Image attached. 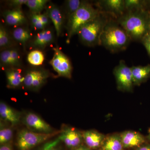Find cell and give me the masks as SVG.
<instances>
[{
  "instance_id": "1",
  "label": "cell",
  "mask_w": 150,
  "mask_h": 150,
  "mask_svg": "<svg viewBox=\"0 0 150 150\" xmlns=\"http://www.w3.org/2000/svg\"><path fill=\"white\" fill-rule=\"evenodd\" d=\"M131 40L141 42L150 29V12L145 9L125 12L117 20Z\"/></svg>"
},
{
  "instance_id": "2",
  "label": "cell",
  "mask_w": 150,
  "mask_h": 150,
  "mask_svg": "<svg viewBox=\"0 0 150 150\" xmlns=\"http://www.w3.org/2000/svg\"><path fill=\"white\" fill-rule=\"evenodd\" d=\"M132 41L117 20L111 17L105 25L100 37V46L112 53L124 51Z\"/></svg>"
},
{
  "instance_id": "3",
  "label": "cell",
  "mask_w": 150,
  "mask_h": 150,
  "mask_svg": "<svg viewBox=\"0 0 150 150\" xmlns=\"http://www.w3.org/2000/svg\"><path fill=\"white\" fill-rule=\"evenodd\" d=\"M111 17L109 15L101 12L83 25L77 33L81 42L89 47L100 46V36L105 25Z\"/></svg>"
},
{
  "instance_id": "4",
  "label": "cell",
  "mask_w": 150,
  "mask_h": 150,
  "mask_svg": "<svg viewBox=\"0 0 150 150\" xmlns=\"http://www.w3.org/2000/svg\"><path fill=\"white\" fill-rule=\"evenodd\" d=\"M100 13L91 3L83 1L79 9L68 18L67 43H69L71 38L77 34L81 26L98 16Z\"/></svg>"
},
{
  "instance_id": "5",
  "label": "cell",
  "mask_w": 150,
  "mask_h": 150,
  "mask_svg": "<svg viewBox=\"0 0 150 150\" xmlns=\"http://www.w3.org/2000/svg\"><path fill=\"white\" fill-rule=\"evenodd\" d=\"M60 131L50 134H38L26 128L20 130L17 135L16 146L18 150H31L59 134Z\"/></svg>"
},
{
  "instance_id": "6",
  "label": "cell",
  "mask_w": 150,
  "mask_h": 150,
  "mask_svg": "<svg viewBox=\"0 0 150 150\" xmlns=\"http://www.w3.org/2000/svg\"><path fill=\"white\" fill-rule=\"evenodd\" d=\"M113 73L118 90L128 92L133 91L134 84L131 68L127 66L124 60H120Z\"/></svg>"
},
{
  "instance_id": "7",
  "label": "cell",
  "mask_w": 150,
  "mask_h": 150,
  "mask_svg": "<svg viewBox=\"0 0 150 150\" xmlns=\"http://www.w3.org/2000/svg\"><path fill=\"white\" fill-rule=\"evenodd\" d=\"M21 123L26 129L38 134H50L58 132L40 116L32 112H25L22 115Z\"/></svg>"
},
{
  "instance_id": "8",
  "label": "cell",
  "mask_w": 150,
  "mask_h": 150,
  "mask_svg": "<svg viewBox=\"0 0 150 150\" xmlns=\"http://www.w3.org/2000/svg\"><path fill=\"white\" fill-rule=\"evenodd\" d=\"M54 56L50 62L54 71L59 76L71 79L72 77V67L69 59L58 47L53 48Z\"/></svg>"
},
{
  "instance_id": "9",
  "label": "cell",
  "mask_w": 150,
  "mask_h": 150,
  "mask_svg": "<svg viewBox=\"0 0 150 150\" xmlns=\"http://www.w3.org/2000/svg\"><path fill=\"white\" fill-rule=\"evenodd\" d=\"M48 71L43 69H36L28 71L24 76V87L31 91H38L47 81L49 77Z\"/></svg>"
},
{
  "instance_id": "10",
  "label": "cell",
  "mask_w": 150,
  "mask_h": 150,
  "mask_svg": "<svg viewBox=\"0 0 150 150\" xmlns=\"http://www.w3.org/2000/svg\"><path fill=\"white\" fill-rule=\"evenodd\" d=\"M60 131L58 139L68 149L72 150L82 145L84 142L82 132L74 128L64 125Z\"/></svg>"
},
{
  "instance_id": "11",
  "label": "cell",
  "mask_w": 150,
  "mask_h": 150,
  "mask_svg": "<svg viewBox=\"0 0 150 150\" xmlns=\"http://www.w3.org/2000/svg\"><path fill=\"white\" fill-rule=\"evenodd\" d=\"M100 11L117 20L125 12L124 0H100L95 4Z\"/></svg>"
},
{
  "instance_id": "12",
  "label": "cell",
  "mask_w": 150,
  "mask_h": 150,
  "mask_svg": "<svg viewBox=\"0 0 150 150\" xmlns=\"http://www.w3.org/2000/svg\"><path fill=\"white\" fill-rule=\"evenodd\" d=\"M22 116V113L6 103L3 101L0 103V120L7 122L15 127L21 123Z\"/></svg>"
},
{
  "instance_id": "13",
  "label": "cell",
  "mask_w": 150,
  "mask_h": 150,
  "mask_svg": "<svg viewBox=\"0 0 150 150\" xmlns=\"http://www.w3.org/2000/svg\"><path fill=\"white\" fill-rule=\"evenodd\" d=\"M120 135L124 149L139 147L145 142L144 136L136 131H125Z\"/></svg>"
},
{
  "instance_id": "14",
  "label": "cell",
  "mask_w": 150,
  "mask_h": 150,
  "mask_svg": "<svg viewBox=\"0 0 150 150\" xmlns=\"http://www.w3.org/2000/svg\"><path fill=\"white\" fill-rule=\"evenodd\" d=\"M46 13L51 19L54 25L57 36L59 37L62 33L64 24V18L61 10L57 6L53 4L49 5L46 9Z\"/></svg>"
},
{
  "instance_id": "15",
  "label": "cell",
  "mask_w": 150,
  "mask_h": 150,
  "mask_svg": "<svg viewBox=\"0 0 150 150\" xmlns=\"http://www.w3.org/2000/svg\"><path fill=\"white\" fill-rule=\"evenodd\" d=\"M82 133L86 146L92 150L101 147L105 138V135L95 130H87Z\"/></svg>"
},
{
  "instance_id": "16",
  "label": "cell",
  "mask_w": 150,
  "mask_h": 150,
  "mask_svg": "<svg viewBox=\"0 0 150 150\" xmlns=\"http://www.w3.org/2000/svg\"><path fill=\"white\" fill-rule=\"evenodd\" d=\"M134 86H139L150 77V64L131 67Z\"/></svg>"
},
{
  "instance_id": "17",
  "label": "cell",
  "mask_w": 150,
  "mask_h": 150,
  "mask_svg": "<svg viewBox=\"0 0 150 150\" xmlns=\"http://www.w3.org/2000/svg\"><path fill=\"white\" fill-rule=\"evenodd\" d=\"M4 16L7 23L11 25H20L26 21L24 14L20 8L6 11Z\"/></svg>"
},
{
  "instance_id": "18",
  "label": "cell",
  "mask_w": 150,
  "mask_h": 150,
  "mask_svg": "<svg viewBox=\"0 0 150 150\" xmlns=\"http://www.w3.org/2000/svg\"><path fill=\"white\" fill-rule=\"evenodd\" d=\"M8 88H16L20 86L24 81V77L22 76L20 71L17 69L12 68L6 71Z\"/></svg>"
},
{
  "instance_id": "19",
  "label": "cell",
  "mask_w": 150,
  "mask_h": 150,
  "mask_svg": "<svg viewBox=\"0 0 150 150\" xmlns=\"http://www.w3.org/2000/svg\"><path fill=\"white\" fill-rule=\"evenodd\" d=\"M123 149L121 135L118 134L105 137L100 147L101 150H123Z\"/></svg>"
},
{
  "instance_id": "20",
  "label": "cell",
  "mask_w": 150,
  "mask_h": 150,
  "mask_svg": "<svg viewBox=\"0 0 150 150\" xmlns=\"http://www.w3.org/2000/svg\"><path fill=\"white\" fill-rule=\"evenodd\" d=\"M14 127L0 120V145L11 144L13 139Z\"/></svg>"
},
{
  "instance_id": "21",
  "label": "cell",
  "mask_w": 150,
  "mask_h": 150,
  "mask_svg": "<svg viewBox=\"0 0 150 150\" xmlns=\"http://www.w3.org/2000/svg\"><path fill=\"white\" fill-rule=\"evenodd\" d=\"M54 40V34L51 30H43L38 33L33 42V46L38 48H44L51 44Z\"/></svg>"
},
{
  "instance_id": "22",
  "label": "cell",
  "mask_w": 150,
  "mask_h": 150,
  "mask_svg": "<svg viewBox=\"0 0 150 150\" xmlns=\"http://www.w3.org/2000/svg\"><path fill=\"white\" fill-rule=\"evenodd\" d=\"M124 2L125 12L146 10V0H124Z\"/></svg>"
},
{
  "instance_id": "23",
  "label": "cell",
  "mask_w": 150,
  "mask_h": 150,
  "mask_svg": "<svg viewBox=\"0 0 150 150\" xmlns=\"http://www.w3.org/2000/svg\"><path fill=\"white\" fill-rule=\"evenodd\" d=\"M14 38L20 43L25 46L30 38L29 30L23 28H18L13 30Z\"/></svg>"
},
{
  "instance_id": "24",
  "label": "cell",
  "mask_w": 150,
  "mask_h": 150,
  "mask_svg": "<svg viewBox=\"0 0 150 150\" xmlns=\"http://www.w3.org/2000/svg\"><path fill=\"white\" fill-rule=\"evenodd\" d=\"M48 2V0H28L25 5L33 13L39 14L45 8Z\"/></svg>"
},
{
  "instance_id": "25",
  "label": "cell",
  "mask_w": 150,
  "mask_h": 150,
  "mask_svg": "<svg viewBox=\"0 0 150 150\" xmlns=\"http://www.w3.org/2000/svg\"><path fill=\"white\" fill-rule=\"evenodd\" d=\"M27 60L30 64L33 66H38L42 65L44 60L43 53L38 50L31 51L28 54Z\"/></svg>"
},
{
  "instance_id": "26",
  "label": "cell",
  "mask_w": 150,
  "mask_h": 150,
  "mask_svg": "<svg viewBox=\"0 0 150 150\" xmlns=\"http://www.w3.org/2000/svg\"><path fill=\"white\" fill-rule=\"evenodd\" d=\"M83 1L80 0H68L66 1L67 16L69 17L79 9L83 3Z\"/></svg>"
},
{
  "instance_id": "27",
  "label": "cell",
  "mask_w": 150,
  "mask_h": 150,
  "mask_svg": "<svg viewBox=\"0 0 150 150\" xmlns=\"http://www.w3.org/2000/svg\"><path fill=\"white\" fill-rule=\"evenodd\" d=\"M9 35L5 28L1 25L0 26V47L1 48L8 47L10 45Z\"/></svg>"
},
{
  "instance_id": "28",
  "label": "cell",
  "mask_w": 150,
  "mask_h": 150,
  "mask_svg": "<svg viewBox=\"0 0 150 150\" xmlns=\"http://www.w3.org/2000/svg\"><path fill=\"white\" fill-rule=\"evenodd\" d=\"M1 62L4 66L13 67V64L11 56V49L3 51L1 54Z\"/></svg>"
},
{
  "instance_id": "29",
  "label": "cell",
  "mask_w": 150,
  "mask_h": 150,
  "mask_svg": "<svg viewBox=\"0 0 150 150\" xmlns=\"http://www.w3.org/2000/svg\"><path fill=\"white\" fill-rule=\"evenodd\" d=\"M30 20L33 25L38 29H43L45 27L41 22L39 17V14L32 13L31 15Z\"/></svg>"
},
{
  "instance_id": "30",
  "label": "cell",
  "mask_w": 150,
  "mask_h": 150,
  "mask_svg": "<svg viewBox=\"0 0 150 150\" xmlns=\"http://www.w3.org/2000/svg\"><path fill=\"white\" fill-rule=\"evenodd\" d=\"M11 56L14 67H19L21 64L20 58L17 50L15 49H11Z\"/></svg>"
},
{
  "instance_id": "31",
  "label": "cell",
  "mask_w": 150,
  "mask_h": 150,
  "mask_svg": "<svg viewBox=\"0 0 150 150\" xmlns=\"http://www.w3.org/2000/svg\"><path fill=\"white\" fill-rule=\"evenodd\" d=\"M59 142L58 140L52 143L45 145L42 149L39 150H62L61 148L57 147L56 145Z\"/></svg>"
},
{
  "instance_id": "32",
  "label": "cell",
  "mask_w": 150,
  "mask_h": 150,
  "mask_svg": "<svg viewBox=\"0 0 150 150\" xmlns=\"http://www.w3.org/2000/svg\"><path fill=\"white\" fill-rule=\"evenodd\" d=\"M141 43L144 46L150 57V38L147 35L142 39Z\"/></svg>"
},
{
  "instance_id": "33",
  "label": "cell",
  "mask_w": 150,
  "mask_h": 150,
  "mask_svg": "<svg viewBox=\"0 0 150 150\" xmlns=\"http://www.w3.org/2000/svg\"><path fill=\"white\" fill-rule=\"evenodd\" d=\"M28 0H12L9 1L10 5L16 7L17 8H19L22 5L25 4Z\"/></svg>"
},
{
  "instance_id": "34",
  "label": "cell",
  "mask_w": 150,
  "mask_h": 150,
  "mask_svg": "<svg viewBox=\"0 0 150 150\" xmlns=\"http://www.w3.org/2000/svg\"><path fill=\"white\" fill-rule=\"evenodd\" d=\"M39 18H40V20L41 21V22L44 25H46L48 24V22H49V18L48 15L46 13L43 14H39Z\"/></svg>"
},
{
  "instance_id": "35",
  "label": "cell",
  "mask_w": 150,
  "mask_h": 150,
  "mask_svg": "<svg viewBox=\"0 0 150 150\" xmlns=\"http://www.w3.org/2000/svg\"><path fill=\"white\" fill-rule=\"evenodd\" d=\"M0 150H13L11 144L0 145Z\"/></svg>"
},
{
  "instance_id": "36",
  "label": "cell",
  "mask_w": 150,
  "mask_h": 150,
  "mask_svg": "<svg viewBox=\"0 0 150 150\" xmlns=\"http://www.w3.org/2000/svg\"><path fill=\"white\" fill-rule=\"evenodd\" d=\"M137 150H150V145H142L137 148Z\"/></svg>"
},
{
  "instance_id": "37",
  "label": "cell",
  "mask_w": 150,
  "mask_h": 150,
  "mask_svg": "<svg viewBox=\"0 0 150 150\" xmlns=\"http://www.w3.org/2000/svg\"><path fill=\"white\" fill-rule=\"evenodd\" d=\"M71 150H92L91 149H89L88 147L87 146H84V145H82L78 147L73 149Z\"/></svg>"
},
{
  "instance_id": "38",
  "label": "cell",
  "mask_w": 150,
  "mask_h": 150,
  "mask_svg": "<svg viewBox=\"0 0 150 150\" xmlns=\"http://www.w3.org/2000/svg\"><path fill=\"white\" fill-rule=\"evenodd\" d=\"M146 10L150 12V0H146Z\"/></svg>"
},
{
  "instance_id": "39",
  "label": "cell",
  "mask_w": 150,
  "mask_h": 150,
  "mask_svg": "<svg viewBox=\"0 0 150 150\" xmlns=\"http://www.w3.org/2000/svg\"><path fill=\"white\" fill-rule=\"evenodd\" d=\"M148 139H149L150 141V129H149V135H148Z\"/></svg>"
},
{
  "instance_id": "40",
  "label": "cell",
  "mask_w": 150,
  "mask_h": 150,
  "mask_svg": "<svg viewBox=\"0 0 150 150\" xmlns=\"http://www.w3.org/2000/svg\"><path fill=\"white\" fill-rule=\"evenodd\" d=\"M147 35H148V36H149V37L150 38V29L149 31V33H148V34H147Z\"/></svg>"
}]
</instances>
